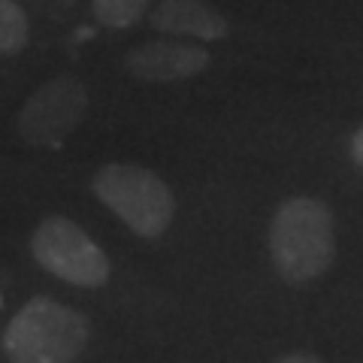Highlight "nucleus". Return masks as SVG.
Masks as SVG:
<instances>
[{
    "instance_id": "obj_6",
    "label": "nucleus",
    "mask_w": 363,
    "mask_h": 363,
    "mask_svg": "<svg viewBox=\"0 0 363 363\" xmlns=\"http://www.w3.org/2000/svg\"><path fill=\"white\" fill-rule=\"evenodd\" d=\"M209 52L194 43H176V40H155L145 45H136L128 52V70L140 82L164 85V82H182L203 73L209 67Z\"/></svg>"
},
{
    "instance_id": "obj_5",
    "label": "nucleus",
    "mask_w": 363,
    "mask_h": 363,
    "mask_svg": "<svg viewBox=\"0 0 363 363\" xmlns=\"http://www.w3.org/2000/svg\"><path fill=\"white\" fill-rule=\"evenodd\" d=\"M88 112L82 79L55 76L25 100L18 112V133L33 149H58L73 136Z\"/></svg>"
},
{
    "instance_id": "obj_2",
    "label": "nucleus",
    "mask_w": 363,
    "mask_h": 363,
    "mask_svg": "<svg viewBox=\"0 0 363 363\" xmlns=\"http://www.w3.org/2000/svg\"><path fill=\"white\" fill-rule=\"evenodd\" d=\"M91 324L82 312L49 297H33L4 333L9 363H73L85 351Z\"/></svg>"
},
{
    "instance_id": "obj_10",
    "label": "nucleus",
    "mask_w": 363,
    "mask_h": 363,
    "mask_svg": "<svg viewBox=\"0 0 363 363\" xmlns=\"http://www.w3.org/2000/svg\"><path fill=\"white\" fill-rule=\"evenodd\" d=\"M351 157H354V164L363 169V128H357L354 136H351Z\"/></svg>"
},
{
    "instance_id": "obj_1",
    "label": "nucleus",
    "mask_w": 363,
    "mask_h": 363,
    "mask_svg": "<svg viewBox=\"0 0 363 363\" xmlns=\"http://www.w3.org/2000/svg\"><path fill=\"white\" fill-rule=\"evenodd\" d=\"M267 248L281 281L309 285L321 279L336 255V224L330 206L315 197L285 200L269 221Z\"/></svg>"
},
{
    "instance_id": "obj_8",
    "label": "nucleus",
    "mask_w": 363,
    "mask_h": 363,
    "mask_svg": "<svg viewBox=\"0 0 363 363\" xmlns=\"http://www.w3.org/2000/svg\"><path fill=\"white\" fill-rule=\"evenodd\" d=\"M30 40L28 13L16 0H0V55H18Z\"/></svg>"
},
{
    "instance_id": "obj_4",
    "label": "nucleus",
    "mask_w": 363,
    "mask_h": 363,
    "mask_svg": "<svg viewBox=\"0 0 363 363\" xmlns=\"http://www.w3.org/2000/svg\"><path fill=\"white\" fill-rule=\"evenodd\" d=\"M33 260L55 279L76 288H104L109 281V257L76 221L49 215L30 236Z\"/></svg>"
},
{
    "instance_id": "obj_7",
    "label": "nucleus",
    "mask_w": 363,
    "mask_h": 363,
    "mask_svg": "<svg viewBox=\"0 0 363 363\" xmlns=\"http://www.w3.org/2000/svg\"><path fill=\"white\" fill-rule=\"evenodd\" d=\"M152 28L167 37H191V40H224L230 25L218 6L206 0H161L152 13Z\"/></svg>"
},
{
    "instance_id": "obj_9",
    "label": "nucleus",
    "mask_w": 363,
    "mask_h": 363,
    "mask_svg": "<svg viewBox=\"0 0 363 363\" xmlns=\"http://www.w3.org/2000/svg\"><path fill=\"white\" fill-rule=\"evenodd\" d=\"M149 6L152 0H94V18L104 28L124 30V28H133Z\"/></svg>"
},
{
    "instance_id": "obj_12",
    "label": "nucleus",
    "mask_w": 363,
    "mask_h": 363,
    "mask_svg": "<svg viewBox=\"0 0 363 363\" xmlns=\"http://www.w3.org/2000/svg\"><path fill=\"white\" fill-rule=\"evenodd\" d=\"M0 306H4V297H0Z\"/></svg>"
},
{
    "instance_id": "obj_11",
    "label": "nucleus",
    "mask_w": 363,
    "mask_h": 363,
    "mask_svg": "<svg viewBox=\"0 0 363 363\" xmlns=\"http://www.w3.org/2000/svg\"><path fill=\"white\" fill-rule=\"evenodd\" d=\"M279 363H324V360L315 354H306V351H294V354H285Z\"/></svg>"
},
{
    "instance_id": "obj_3",
    "label": "nucleus",
    "mask_w": 363,
    "mask_h": 363,
    "mask_svg": "<svg viewBox=\"0 0 363 363\" xmlns=\"http://www.w3.org/2000/svg\"><path fill=\"white\" fill-rule=\"evenodd\" d=\"M91 188L97 200L143 240H157L173 224L176 197L155 169L136 164H106L97 169Z\"/></svg>"
}]
</instances>
